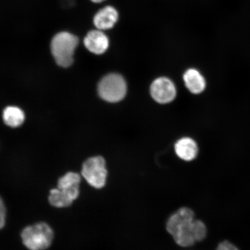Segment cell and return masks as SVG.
Listing matches in <instances>:
<instances>
[{
    "instance_id": "1",
    "label": "cell",
    "mask_w": 250,
    "mask_h": 250,
    "mask_svg": "<svg viewBox=\"0 0 250 250\" xmlns=\"http://www.w3.org/2000/svg\"><path fill=\"white\" fill-rule=\"evenodd\" d=\"M167 229L177 245L184 248L202 241L207 234L204 223L195 220L194 212L188 208H180L171 215Z\"/></svg>"
},
{
    "instance_id": "2",
    "label": "cell",
    "mask_w": 250,
    "mask_h": 250,
    "mask_svg": "<svg viewBox=\"0 0 250 250\" xmlns=\"http://www.w3.org/2000/svg\"><path fill=\"white\" fill-rule=\"evenodd\" d=\"M81 177L74 172H68L59 179L57 188L50 190V204L57 208H67L80 195Z\"/></svg>"
},
{
    "instance_id": "3",
    "label": "cell",
    "mask_w": 250,
    "mask_h": 250,
    "mask_svg": "<svg viewBox=\"0 0 250 250\" xmlns=\"http://www.w3.org/2000/svg\"><path fill=\"white\" fill-rule=\"evenodd\" d=\"M78 42V37L67 31L56 34L52 40L51 48L52 54L59 65L68 67L73 63Z\"/></svg>"
},
{
    "instance_id": "4",
    "label": "cell",
    "mask_w": 250,
    "mask_h": 250,
    "mask_svg": "<svg viewBox=\"0 0 250 250\" xmlns=\"http://www.w3.org/2000/svg\"><path fill=\"white\" fill-rule=\"evenodd\" d=\"M54 234L51 227L40 223L24 228L21 233L23 245L30 250H45L51 246Z\"/></svg>"
},
{
    "instance_id": "5",
    "label": "cell",
    "mask_w": 250,
    "mask_h": 250,
    "mask_svg": "<svg viewBox=\"0 0 250 250\" xmlns=\"http://www.w3.org/2000/svg\"><path fill=\"white\" fill-rule=\"evenodd\" d=\"M127 84L124 77L118 74H109L103 77L98 85L100 97L105 102L117 103L125 98Z\"/></svg>"
},
{
    "instance_id": "6",
    "label": "cell",
    "mask_w": 250,
    "mask_h": 250,
    "mask_svg": "<svg viewBox=\"0 0 250 250\" xmlns=\"http://www.w3.org/2000/svg\"><path fill=\"white\" fill-rule=\"evenodd\" d=\"M81 174L90 186L96 189L102 188L107 178L104 159L99 156L87 159L83 164Z\"/></svg>"
},
{
    "instance_id": "7",
    "label": "cell",
    "mask_w": 250,
    "mask_h": 250,
    "mask_svg": "<svg viewBox=\"0 0 250 250\" xmlns=\"http://www.w3.org/2000/svg\"><path fill=\"white\" fill-rule=\"evenodd\" d=\"M150 94L156 102L167 104L173 102L177 95L176 87L167 77L156 78L150 86Z\"/></svg>"
},
{
    "instance_id": "8",
    "label": "cell",
    "mask_w": 250,
    "mask_h": 250,
    "mask_svg": "<svg viewBox=\"0 0 250 250\" xmlns=\"http://www.w3.org/2000/svg\"><path fill=\"white\" fill-rule=\"evenodd\" d=\"M120 19V14L113 6L107 5L94 16L93 23L97 29L106 31L114 28Z\"/></svg>"
},
{
    "instance_id": "9",
    "label": "cell",
    "mask_w": 250,
    "mask_h": 250,
    "mask_svg": "<svg viewBox=\"0 0 250 250\" xmlns=\"http://www.w3.org/2000/svg\"><path fill=\"white\" fill-rule=\"evenodd\" d=\"M84 45L92 54L102 55L109 48V40L104 31L92 30L87 33L83 40Z\"/></svg>"
},
{
    "instance_id": "10",
    "label": "cell",
    "mask_w": 250,
    "mask_h": 250,
    "mask_svg": "<svg viewBox=\"0 0 250 250\" xmlns=\"http://www.w3.org/2000/svg\"><path fill=\"white\" fill-rule=\"evenodd\" d=\"M175 152L178 157L184 161H191L198 154L199 149L195 141L190 137H183L174 146Z\"/></svg>"
},
{
    "instance_id": "11",
    "label": "cell",
    "mask_w": 250,
    "mask_h": 250,
    "mask_svg": "<svg viewBox=\"0 0 250 250\" xmlns=\"http://www.w3.org/2000/svg\"><path fill=\"white\" fill-rule=\"evenodd\" d=\"M183 80L187 88L195 95L202 93L206 88L205 78L195 68L187 70L184 74Z\"/></svg>"
},
{
    "instance_id": "12",
    "label": "cell",
    "mask_w": 250,
    "mask_h": 250,
    "mask_svg": "<svg viewBox=\"0 0 250 250\" xmlns=\"http://www.w3.org/2000/svg\"><path fill=\"white\" fill-rule=\"evenodd\" d=\"M3 120L6 125L11 127H17L24 123L25 115L20 108L8 106L2 114Z\"/></svg>"
},
{
    "instance_id": "13",
    "label": "cell",
    "mask_w": 250,
    "mask_h": 250,
    "mask_svg": "<svg viewBox=\"0 0 250 250\" xmlns=\"http://www.w3.org/2000/svg\"><path fill=\"white\" fill-rule=\"evenodd\" d=\"M217 250H239L236 247L228 241L222 242L218 245Z\"/></svg>"
},
{
    "instance_id": "14",
    "label": "cell",
    "mask_w": 250,
    "mask_h": 250,
    "mask_svg": "<svg viewBox=\"0 0 250 250\" xmlns=\"http://www.w3.org/2000/svg\"><path fill=\"white\" fill-rule=\"evenodd\" d=\"M6 220V210H0V230L4 227Z\"/></svg>"
},
{
    "instance_id": "15",
    "label": "cell",
    "mask_w": 250,
    "mask_h": 250,
    "mask_svg": "<svg viewBox=\"0 0 250 250\" xmlns=\"http://www.w3.org/2000/svg\"><path fill=\"white\" fill-rule=\"evenodd\" d=\"M0 210H6L4 202L1 196H0Z\"/></svg>"
},
{
    "instance_id": "16",
    "label": "cell",
    "mask_w": 250,
    "mask_h": 250,
    "mask_svg": "<svg viewBox=\"0 0 250 250\" xmlns=\"http://www.w3.org/2000/svg\"><path fill=\"white\" fill-rule=\"evenodd\" d=\"M92 2L95 3V4H99V3H102L106 1V0H90Z\"/></svg>"
}]
</instances>
